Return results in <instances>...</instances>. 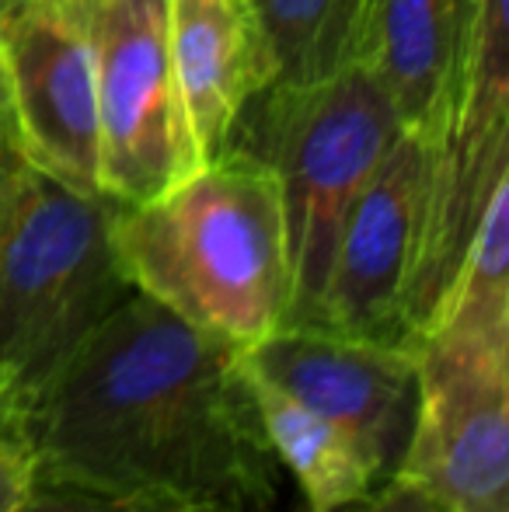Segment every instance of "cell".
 Returning a JSON list of instances; mask_svg holds the SVG:
<instances>
[{"mask_svg":"<svg viewBox=\"0 0 509 512\" xmlns=\"http://www.w3.org/2000/svg\"><path fill=\"white\" fill-rule=\"evenodd\" d=\"M238 352L133 293L21 411L39 485L286 512Z\"/></svg>","mask_w":509,"mask_h":512,"instance_id":"1","label":"cell"},{"mask_svg":"<svg viewBox=\"0 0 509 512\" xmlns=\"http://www.w3.org/2000/svg\"><path fill=\"white\" fill-rule=\"evenodd\" d=\"M335 512H457L450 502H443L433 488L422 481L408 478V474H387L381 485L370 488L363 499L349 502V506Z\"/></svg>","mask_w":509,"mask_h":512,"instance_id":"17","label":"cell"},{"mask_svg":"<svg viewBox=\"0 0 509 512\" xmlns=\"http://www.w3.org/2000/svg\"><path fill=\"white\" fill-rule=\"evenodd\" d=\"M28 168H32V161H28L25 147H21L18 129H14V122L0 119V227H4L7 209L18 196V185Z\"/></svg>","mask_w":509,"mask_h":512,"instance_id":"19","label":"cell"},{"mask_svg":"<svg viewBox=\"0 0 509 512\" xmlns=\"http://www.w3.org/2000/svg\"><path fill=\"white\" fill-rule=\"evenodd\" d=\"M25 4H28V0H0V25H4V21L11 18V14H18Z\"/></svg>","mask_w":509,"mask_h":512,"instance_id":"22","label":"cell"},{"mask_svg":"<svg viewBox=\"0 0 509 512\" xmlns=\"http://www.w3.org/2000/svg\"><path fill=\"white\" fill-rule=\"evenodd\" d=\"M443 328L509 338V182L492 196L426 335Z\"/></svg>","mask_w":509,"mask_h":512,"instance_id":"15","label":"cell"},{"mask_svg":"<svg viewBox=\"0 0 509 512\" xmlns=\"http://www.w3.org/2000/svg\"><path fill=\"white\" fill-rule=\"evenodd\" d=\"M0 67L28 161L84 192L98 189V91L84 32L60 0H28L0 25Z\"/></svg>","mask_w":509,"mask_h":512,"instance_id":"9","label":"cell"},{"mask_svg":"<svg viewBox=\"0 0 509 512\" xmlns=\"http://www.w3.org/2000/svg\"><path fill=\"white\" fill-rule=\"evenodd\" d=\"M276 88H300L353 63L367 0H245ZM269 84V88H272Z\"/></svg>","mask_w":509,"mask_h":512,"instance_id":"14","label":"cell"},{"mask_svg":"<svg viewBox=\"0 0 509 512\" xmlns=\"http://www.w3.org/2000/svg\"><path fill=\"white\" fill-rule=\"evenodd\" d=\"M245 377L252 387L258 418H262L265 439H269L279 467L290 471V478L304 495V512H335L363 499L370 488L387 478L377 460L346 429L321 418L318 411L304 408L300 401L286 398L283 391L252 377L248 370Z\"/></svg>","mask_w":509,"mask_h":512,"instance_id":"13","label":"cell"},{"mask_svg":"<svg viewBox=\"0 0 509 512\" xmlns=\"http://www.w3.org/2000/svg\"><path fill=\"white\" fill-rule=\"evenodd\" d=\"M112 241L136 293L231 349L283 328L290 262L279 189L248 147L234 143L147 203H119Z\"/></svg>","mask_w":509,"mask_h":512,"instance_id":"2","label":"cell"},{"mask_svg":"<svg viewBox=\"0 0 509 512\" xmlns=\"http://www.w3.org/2000/svg\"><path fill=\"white\" fill-rule=\"evenodd\" d=\"M482 0H367L356 35L360 63L387 95L401 129L433 136L468 63Z\"/></svg>","mask_w":509,"mask_h":512,"instance_id":"12","label":"cell"},{"mask_svg":"<svg viewBox=\"0 0 509 512\" xmlns=\"http://www.w3.org/2000/svg\"><path fill=\"white\" fill-rule=\"evenodd\" d=\"M18 512H227L203 502L171 499V495H119L88 492L67 485H35L28 502Z\"/></svg>","mask_w":509,"mask_h":512,"instance_id":"16","label":"cell"},{"mask_svg":"<svg viewBox=\"0 0 509 512\" xmlns=\"http://www.w3.org/2000/svg\"><path fill=\"white\" fill-rule=\"evenodd\" d=\"M168 56L199 164L224 154L241 119L272 84L245 0H168Z\"/></svg>","mask_w":509,"mask_h":512,"instance_id":"11","label":"cell"},{"mask_svg":"<svg viewBox=\"0 0 509 512\" xmlns=\"http://www.w3.org/2000/svg\"><path fill=\"white\" fill-rule=\"evenodd\" d=\"M0 119L14 122V119H11V102H7V81H4V67H0Z\"/></svg>","mask_w":509,"mask_h":512,"instance_id":"21","label":"cell"},{"mask_svg":"<svg viewBox=\"0 0 509 512\" xmlns=\"http://www.w3.org/2000/svg\"><path fill=\"white\" fill-rule=\"evenodd\" d=\"M426 143L419 234L401 286V335L412 349L433 324L496 189L509 182L506 0L478 7L457 95Z\"/></svg>","mask_w":509,"mask_h":512,"instance_id":"5","label":"cell"},{"mask_svg":"<svg viewBox=\"0 0 509 512\" xmlns=\"http://www.w3.org/2000/svg\"><path fill=\"white\" fill-rule=\"evenodd\" d=\"M238 356L252 377L346 429L384 474L398 467L419 398V356L412 345L293 324Z\"/></svg>","mask_w":509,"mask_h":512,"instance_id":"8","label":"cell"},{"mask_svg":"<svg viewBox=\"0 0 509 512\" xmlns=\"http://www.w3.org/2000/svg\"><path fill=\"white\" fill-rule=\"evenodd\" d=\"M14 429H18V418H14L11 408L0 401V436H7V432H14Z\"/></svg>","mask_w":509,"mask_h":512,"instance_id":"20","label":"cell"},{"mask_svg":"<svg viewBox=\"0 0 509 512\" xmlns=\"http://www.w3.org/2000/svg\"><path fill=\"white\" fill-rule=\"evenodd\" d=\"M119 203L28 168L0 227V401L14 418L133 297L112 241Z\"/></svg>","mask_w":509,"mask_h":512,"instance_id":"3","label":"cell"},{"mask_svg":"<svg viewBox=\"0 0 509 512\" xmlns=\"http://www.w3.org/2000/svg\"><path fill=\"white\" fill-rule=\"evenodd\" d=\"M429 143L401 129L342 223L318 328L405 345L401 286L419 234Z\"/></svg>","mask_w":509,"mask_h":512,"instance_id":"10","label":"cell"},{"mask_svg":"<svg viewBox=\"0 0 509 512\" xmlns=\"http://www.w3.org/2000/svg\"><path fill=\"white\" fill-rule=\"evenodd\" d=\"M415 356V422L394 471L457 512H509V338L443 328Z\"/></svg>","mask_w":509,"mask_h":512,"instance_id":"7","label":"cell"},{"mask_svg":"<svg viewBox=\"0 0 509 512\" xmlns=\"http://www.w3.org/2000/svg\"><path fill=\"white\" fill-rule=\"evenodd\" d=\"M39 478H35V460L28 453L21 432H7L0 436V512H18L35 492Z\"/></svg>","mask_w":509,"mask_h":512,"instance_id":"18","label":"cell"},{"mask_svg":"<svg viewBox=\"0 0 509 512\" xmlns=\"http://www.w3.org/2000/svg\"><path fill=\"white\" fill-rule=\"evenodd\" d=\"M258 102V147L248 150L269 164L279 189L290 262L283 328L318 324L342 223L401 136V122L360 63L300 88L272 84Z\"/></svg>","mask_w":509,"mask_h":512,"instance_id":"4","label":"cell"},{"mask_svg":"<svg viewBox=\"0 0 509 512\" xmlns=\"http://www.w3.org/2000/svg\"><path fill=\"white\" fill-rule=\"evenodd\" d=\"M84 32L98 91V189L147 203L199 171L168 56V0H60Z\"/></svg>","mask_w":509,"mask_h":512,"instance_id":"6","label":"cell"}]
</instances>
